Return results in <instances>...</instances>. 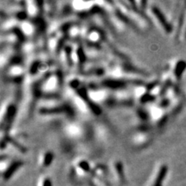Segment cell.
<instances>
[{
  "label": "cell",
  "instance_id": "5b68a950",
  "mask_svg": "<svg viewBox=\"0 0 186 186\" xmlns=\"http://www.w3.org/2000/svg\"><path fill=\"white\" fill-rule=\"evenodd\" d=\"M43 186H52V183H51V179H49V178L44 179V183H43Z\"/></svg>",
  "mask_w": 186,
  "mask_h": 186
},
{
  "label": "cell",
  "instance_id": "7a4b0ae2",
  "mask_svg": "<svg viewBox=\"0 0 186 186\" xmlns=\"http://www.w3.org/2000/svg\"><path fill=\"white\" fill-rule=\"evenodd\" d=\"M186 67V64L184 61H179V63L177 65L176 69H175V74L178 78L181 77V73L184 70V68Z\"/></svg>",
  "mask_w": 186,
  "mask_h": 186
},
{
  "label": "cell",
  "instance_id": "3957f363",
  "mask_svg": "<svg viewBox=\"0 0 186 186\" xmlns=\"http://www.w3.org/2000/svg\"><path fill=\"white\" fill-rule=\"evenodd\" d=\"M165 170H166L165 167H163V168L161 169V172H160L159 175H158V179H157L156 182H155L154 185V186H161V181H162L163 178H164V174H165Z\"/></svg>",
  "mask_w": 186,
  "mask_h": 186
},
{
  "label": "cell",
  "instance_id": "277c9868",
  "mask_svg": "<svg viewBox=\"0 0 186 186\" xmlns=\"http://www.w3.org/2000/svg\"><path fill=\"white\" fill-rule=\"evenodd\" d=\"M53 156L51 153H48L45 155V158L44 160V164L45 166H48L49 164H51V161H52Z\"/></svg>",
  "mask_w": 186,
  "mask_h": 186
},
{
  "label": "cell",
  "instance_id": "6da1fadb",
  "mask_svg": "<svg viewBox=\"0 0 186 186\" xmlns=\"http://www.w3.org/2000/svg\"><path fill=\"white\" fill-rule=\"evenodd\" d=\"M20 164V162H16L13 163V164H11V165L8 167V169L6 171L5 173H4V178H5V180L9 179V178L13 175V174L19 168Z\"/></svg>",
  "mask_w": 186,
  "mask_h": 186
}]
</instances>
